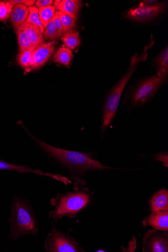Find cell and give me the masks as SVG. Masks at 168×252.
I'll return each instance as SVG.
<instances>
[{"label": "cell", "instance_id": "6da1fadb", "mask_svg": "<svg viewBox=\"0 0 168 252\" xmlns=\"http://www.w3.org/2000/svg\"><path fill=\"white\" fill-rule=\"evenodd\" d=\"M28 132L40 151L68 173L73 181V190H78L86 186L85 175L87 172L116 170L101 163L94 158L93 153H83L58 148Z\"/></svg>", "mask_w": 168, "mask_h": 252}, {"label": "cell", "instance_id": "7a4b0ae2", "mask_svg": "<svg viewBox=\"0 0 168 252\" xmlns=\"http://www.w3.org/2000/svg\"><path fill=\"white\" fill-rule=\"evenodd\" d=\"M154 42L153 35H151L149 43L146 46L141 55L138 56L137 54H135L132 58L128 70L112 87L106 95L103 106L102 124L101 128L102 138L108 127L113 122L125 87L136 71L138 64L147 60L148 52L153 48Z\"/></svg>", "mask_w": 168, "mask_h": 252}, {"label": "cell", "instance_id": "3957f363", "mask_svg": "<svg viewBox=\"0 0 168 252\" xmlns=\"http://www.w3.org/2000/svg\"><path fill=\"white\" fill-rule=\"evenodd\" d=\"M10 235L15 241L22 236L39 237L38 220L31 202L21 196H14L11 205Z\"/></svg>", "mask_w": 168, "mask_h": 252}, {"label": "cell", "instance_id": "277c9868", "mask_svg": "<svg viewBox=\"0 0 168 252\" xmlns=\"http://www.w3.org/2000/svg\"><path fill=\"white\" fill-rule=\"evenodd\" d=\"M93 196L94 192L85 187L67 193H58L50 201V204L54 209L49 212V217L55 222L64 217L76 219L88 207Z\"/></svg>", "mask_w": 168, "mask_h": 252}, {"label": "cell", "instance_id": "5b68a950", "mask_svg": "<svg viewBox=\"0 0 168 252\" xmlns=\"http://www.w3.org/2000/svg\"><path fill=\"white\" fill-rule=\"evenodd\" d=\"M167 81L156 75L143 78L129 90L124 103L129 112L151 102Z\"/></svg>", "mask_w": 168, "mask_h": 252}, {"label": "cell", "instance_id": "8992f818", "mask_svg": "<svg viewBox=\"0 0 168 252\" xmlns=\"http://www.w3.org/2000/svg\"><path fill=\"white\" fill-rule=\"evenodd\" d=\"M44 246L47 252H84L81 244L69 234L54 225L48 234Z\"/></svg>", "mask_w": 168, "mask_h": 252}, {"label": "cell", "instance_id": "52a82bcc", "mask_svg": "<svg viewBox=\"0 0 168 252\" xmlns=\"http://www.w3.org/2000/svg\"><path fill=\"white\" fill-rule=\"evenodd\" d=\"M141 247L143 252H168V232L161 233L154 228L147 231L144 235Z\"/></svg>", "mask_w": 168, "mask_h": 252}, {"label": "cell", "instance_id": "ba28073f", "mask_svg": "<svg viewBox=\"0 0 168 252\" xmlns=\"http://www.w3.org/2000/svg\"><path fill=\"white\" fill-rule=\"evenodd\" d=\"M165 3H156L151 6H139L131 9L127 13V17L136 21L142 22L153 19L162 13L166 9Z\"/></svg>", "mask_w": 168, "mask_h": 252}, {"label": "cell", "instance_id": "9c48e42d", "mask_svg": "<svg viewBox=\"0 0 168 252\" xmlns=\"http://www.w3.org/2000/svg\"><path fill=\"white\" fill-rule=\"evenodd\" d=\"M55 49L54 41L43 43L37 46L32 53L29 67L32 70L37 69L49 60Z\"/></svg>", "mask_w": 168, "mask_h": 252}, {"label": "cell", "instance_id": "30bf717a", "mask_svg": "<svg viewBox=\"0 0 168 252\" xmlns=\"http://www.w3.org/2000/svg\"><path fill=\"white\" fill-rule=\"evenodd\" d=\"M142 222L143 226H151L159 231L168 232V210L151 212Z\"/></svg>", "mask_w": 168, "mask_h": 252}, {"label": "cell", "instance_id": "8fae6325", "mask_svg": "<svg viewBox=\"0 0 168 252\" xmlns=\"http://www.w3.org/2000/svg\"><path fill=\"white\" fill-rule=\"evenodd\" d=\"M53 7L56 10L66 14L73 19H77L80 9V1L75 0H56Z\"/></svg>", "mask_w": 168, "mask_h": 252}, {"label": "cell", "instance_id": "7c38bea8", "mask_svg": "<svg viewBox=\"0 0 168 252\" xmlns=\"http://www.w3.org/2000/svg\"><path fill=\"white\" fill-rule=\"evenodd\" d=\"M149 209L151 212L168 210V191L162 189L149 199Z\"/></svg>", "mask_w": 168, "mask_h": 252}, {"label": "cell", "instance_id": "4fadbf2b", "mask_svg": "<svg viewBox=\"0 0 168 252\" xmlns=\"http://www.w3.org/2000/svg\"><path fill=\"white\" fill-rule=\"evenodd\" d=\"M29 14V7L25 5L18 4L14 7L10 21L15 31L27 21Z\"/></svg>", "mask_w": 168, "mask_h": 252}, {"label": "cell", "instance_id": "5bb4252c", "mask_svg": "<svg viewBox=\"0 0 168 252\" xmlns=\"http://www.w3.org/2000/svg\"><path fill=\"white\" fill-rule=\"evenodd\" d=\"M22 26L26 31L32 46L37 47L44 43L43 33L39 27L27 21L24 23Z\"/></svg>", "mask_w": 168, "mask_h": 252}, {"label": "cell", "instance_id": "9a60e30c", "mask_svg": "<svg viewBox=\"0 0 168 252\" xmlns=\"http://www.w3.org/2000/svg\"><path fill=\"white\" fill-rule=\"evenodd\" d=\"M156 76L167 81L168 74V48L167 47L157 56L156 59Z\"/></svg>", "mask_w": 168, "mask_h": 252}, {"label": "cell", "instance_id": "2e32d148", "mask_svg": "<svg viewBox=\"0 0 168 252\" xmlns=\"http://www.w3.org/2000/svg\"><path fill=\"white\" fill-rule=\"evenodd\" d=\"M73 57L72 51L66 47L60 48L54 57L56 63L68 66Z\"/></svg>", "mask_w": 168, "mask_h": 252}, {"label": "cell", "instance_id": "e0dca14e", "mask_svg": "<svg viewBox=\"0 0 168 252\" xmlns=\"http://www.w3.org/2000/svg\"><path fill=\"white\" fill-rule=\"evenodd\" d=\"M19 52L26 51L32 47L30 38L21 25L16 30Z\"/></svg>", "mask_w": 168, "mask_h": 252}, {"label": "cell", "instance_id": "ac0fdd59", "mask_svg": "<svg viewBox=\"0 0 168 252\" xmlns=\"http://www.w3.org/2000/svg\"><path fill=\"white\" fill-rule=\"evenodd\" d=\"M56 9L53 6H46L38 9L39 18L44 30L53 18Z\"/></svg>", "mask_w": 168, "mask_h": 252}, {"label": "cell", "instance_id": "d6986e66", "mask_svg": "<svg viewBox=\"0 0 168 252\" xmlns=\"http://www.w3.org/2000/svg\"><path fill=\"white\" fill-rule=\"evenodd\" d=\"M58 14L63 26V34L74 32L76 20L60 11H58Z\"/></svg>", "mask_w": 168, "mask_h": 252}, {"label": "cell", "instance_id": "ffe728a7", "mask_svg": "<svg viewBox=\"0 0 168 252\" xmlns=\"http://www.w3.org/2000/svg\"><path fill=\"white\" fill-rule=\"evenodd\" d=\"M65 47L72 50L78 47L81 39L78 32H70L64 34L62 38Z\"/></svg>", "mask_w": 168, "mask_h": 252}, {"label": "cell", "instance_id": "44dd1931", "mask_svg": "<svg viewBox=\"0 0 168 252\" xmlns=\"http://www.w3.org/2000/svg\"><path fill=\"white\" fill-rule=\"evenodd\" d=\"M36 47L32 46L26 51L19 52L17 55V61L19 64L23 68H28L32 57V53Z\"/></svg>", "mask_w": 168, "mask_h": 252}, {"label": "cell", "instance_id": "7402d4cb", "mask_svg": "<svg viewBox=\"0 0 168 252\" xmlns=\"http://www.w3.org/2000/svg\"><path fill=\"white\" fill-rule=\"evenodd\" d=\"M43 36L47 40H54L59 38L53 19L51 20L44 30Z\"/></svg>", "mask_w": 168, "mask_h": 252}, {"label": "cell", "instance_id": "603a6c76", "mask_svg": "<svg viewBox=\"0 0 168 252\" xmlns=\"http://www.w3.org/2000/svg\"><path fill=\"white\" fill-rule=\"evenodd\" d=\"M29 9L30 10V14L27 21L39 27L43 33L44 29L39 18L38 9L35 6H32L29 7Z\"/></svg>", "mask_w": 168, "mask_h": 252}, {"label": "cell", "instance_id": "cb8c5ba5", "mask_svg": "<svg viewBox=\"0 0 168 252\" xmlns=\"http://www.w3.org/2000/svg\"><path fill=\"white\" fill-rule=\"evenodd\" d=\"M13 7L6 1H0V21H4L11 16Z\"/></svg>", "mask_w": 168, "mask_h": 252}, {"label": "cell", "instance_id": "d4e9b609", "mask_svg": "<svg viewBox=\"0 0 168 252\" xmlns=\"http://www.w3.org/2000/svg\"><path fill=\"white\" fill-rule=\"evenodd\" d=\"M21 170V165L10 163L0 159V171H12L19 173Z\"/></svg>", "mask_w": 168, "mask_h": 252}, {"label": "cell", "instance_id": "484cf974", "mask_svg": "<svg viewBox=\"0 0 168 252\" xmlns=\"http://www.w3.org/2000/svg\"><path fill=\"white\" fill-rule=\"evenodd\" d=\"M154 161L161 162L163 163V165L166 167H168V152H159L153 155Z\"/></svg>", "mask_w": 168, "mask_h": 252}, {"label": "cell", "instance_id": "4316f807", "mask_svg": "<svg viewBox=\"0 0 168 252\" xmlns=\"http://www.w3.org/2000/svg\"><path fill=\"white\" fill-rule=\"evenodd\" d=\"M52 19L56 26L59 38H60L63 35V30L62 22L59 16L58 11L55 12Z\"/></svg>", "mask_w": 168, "mask_h": 252}, {"label": "cell", "instance_id": "83f0119b", "mask_svg": "<svg viewBox=\"0 0 168 252\" xmlns=\"http://www.w3.org/2000/svg\"><path fill=\"white\" fill-rule=\"evenodd\" d=\"M6 1L9 3L13 8L18 4H23L27 7H32L34 5L36 2L35 0H8V1Z\"/></svg>", "mask_w": 168, "mask_h": 252}, {"label": "cell", "instance_id": "f1b7e54d", "mask_svg": "<svg viewBox=\"0 0 168 252\" xmlns=\"http://www.w3.org/2000/svg\"><path fill=\"white\" fill-rule=\"evenodd\" d=\"M54 1L52 0H37L35 2V7L39 9L41 7L52 6Z\"/></svg>", "mask_w": 168, "mask_h": 252}, {"label": "cell", "instance_id": "f546056e", "mask_svg": "<svg viewBox=\"0 0 168 252\" xmlns=\"http://www.w3.org/2000/svg\"><path fill=\"white\" fill-rule=\"evenodd\" d=\"M158 1L156 0H145L140 3V6H151L157 3Z\"/></svg>", "mask_w": 168, "mask_h": 252}, {"label": "cell", "instance_id": "4dcf8cb0", "mask_svg": "<svg viewBox=\"0 0 168 252\" xmlns=\"http://www.w3.org/2000/svg\"><path fill=\"white\" fill-rule=\"evenodd\" d=\"M98 252H105V251H101V250H99V251H98Z\"/></svg>", "mask_w": 168, "mask_h": 252}]
</instances>
